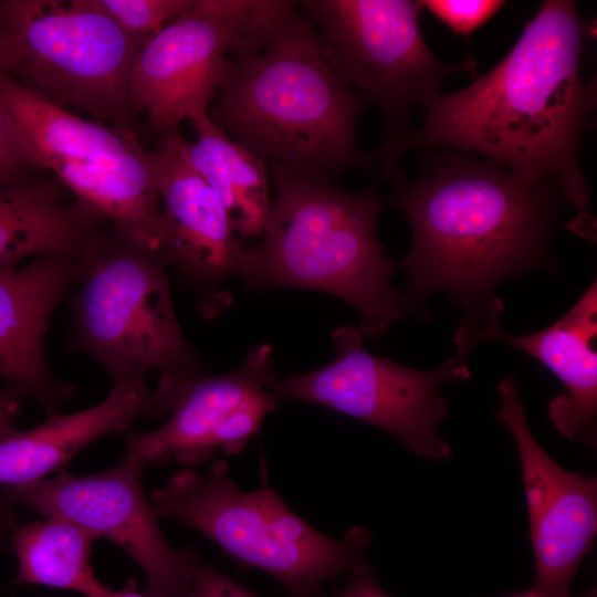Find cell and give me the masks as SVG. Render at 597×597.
Returning a JSON list of instances; mask_svg holds the SVG:
<instances>
[{
	"mask_svg": "<svg viewBox=\"0 0 597 597\" xmlns=\"http://www.w3.org/2000/svg\"><path fill=\"white\" fill-rule=\"evenodd\" d=\"M574 1L546 0L510 52L488 73L423 107V125L386 138L376 151L380 175L402 176L412 150L479 154L528 185L552 180L577 209L567 228L595 240L590 191L579 166L582 137L596 105V84L580 77L588 34Z\"/></svg>",
	"mask_w": 597,
	"mask_h": 597,
	"instance_id": "obj_1",
	"label": "cell"
},
{
	"mask_svg": "<svg viewBox=\"0 0 597 597\" xmlns=\"http://www.w3.org/2000/svg\"><path fill=\"white\" fill-rule=\"evenodd\" d=\"M563 195L552 180L524 184L503 167L464 151L429 156L413 179L394 181L390 202L410 222L402 259L408 300L446 291L462 308L457 357L499 333L503 302L496 286L545 262Z\"/></svg>",
	"mask_w": 597,
	"mask_h": 597,
	"instance_id": "obj_2",
	"label": "cell"
},
{
	"mask_svg": "<svg viewBox=\"0 0 597 597\" xmlns=\"http://www.w3.org/2000/svg\"><path fill=\"white\" fill-rule=\"evenodd\" d=\"M369 104L328 69L297 11L264 51L226 59L208 115L269 165L336 184L347 170L378 166L376 153L363 149L356 136Z\"/></svg>",
	"mask_w": 597,
	"mask_h": 597,
	"instance_id": "obj_3",
	"label": "cell"
},
{
	"mask_svg": "<svg viewBox=\"0 0 597 597\" xmlns=\"http://www.w3.org/2000/svg\"><path fill=\"white\" fill-rule=\"evenodd\" d=\"M269 169L274 197L261 241L245 249V285L332 294L359 312L364 337L384 335L408 306L390 284L397 264L378 240L383 199L377 189L370 185L348 193L337 184L296 178L276 165Z\"/></svg>",
	"mask_w": 597,
	"mask_h": 597,
	"instance_id": "obj_4",
	"label": "cell"
},
{
	"mask_svg": "<svg viewBox=\"0 0 597 597\" xmlns=\"http://www.w3.org/2000/svg\"><path fill=\"white\" fill-rule=\"evenodd\" d=\"M158 517H172L219 545L240 564L283 584L290 597H316L323 583L350 572L371 536L363 526L334 540L295 514L273 489L242 491L229 467L182 468L150 492Z\"/></svg>",
	"mask_w": 597,
	"mask_h": 597,
	"instance_id": "obj_5",
	"label": "cell"
},
{
	"mask_svg": "<svg viewBox=\"0 0 597 597\" xmlns=\"http://www.w3.org/2000/svg\"><path fill=\"white\" fill-rule=\"evenodd\" d=\"M163 256L111 224L83 250L71 289L70 347L106 370L112 385L199 370L172 304Z\"/></svg>",
	"mask_w": 597,
	"mask_h": 597,
	"instance_id": "obj_6",
	"label": "cell"
},
{
	"mask_svg": "<svg viewBox=\"0 0 597 597\" xmlns=\"http://www.w3.org/2000/svg\"><path fill=\"white\" fill-rule=\"evenodd\" d=\"M0 22L17 82L59 107L132 128L139 113L130 71L143 43L101 0H0Z\"/></svg>",
	"mask_w": 597,
	"mask_h": 597,
	"instance_id": "obj_7",
	"label": "cell"
},
{
	"mask_svg": "<svg viewBox=\"0 0 597 597\" xmlns=\"http://www.w3.org/2000/svg\"><path fill=\"white\" fill-rule=\"evenodd\" d=\"M0 101L45 170L108 224L161 255L153 154L132 129L81 117L11 76L0 77Z\"/></svg>",
	"mask_w": 597,
	"mask_h": 597,
	"instance_id": "obj_8",
	"label": "cell"
},
{
	"mask_svg": "<svg viewBox=\"0 0 597 597\" xmlns=\"http://www.w3.org/2000/svg\"><path fill=\"white\" fill-rule=\"evenodd\" d=\"M297 13L289 0H192L139 49L130 95L160 136L208 113L228 56L264 51Z\"/></svg>",
	"mask_w": 597,
	"mask_h": 597,
	"instance_id": "obj_9",
	"label": "cell"
},
{
	"mask_svg": "<svg viewBox=\"0 0 597 597\" xmlns=\"http://www.w3.org/2000/svg\"><path fill=\"white\" fill-rule=\"evenodd\" d=\"M296 7L333 74L379 108L386 138L408 130L411 107L440 93L447 76L475 67L473 60L447 63L432 53L419 27V1L303 0Z\"/></svg>",
	"mask_w": 597,
	"mask_h": 597,
	"instance_id": "obj_10",
	"label": "cell"
},
{
	"mask_svg": "<svg viewBox=\"0 0 597 597\" xmlns=\"http://www.w3.org/2000/svg\"><path fill=\"white\" fill-rule=\"evenodd\" d=\"M332 342L336 355L331 363L272 383L280 399L315 404L374 425L422 458H451L439 433L447 416L439 388L470 378L468 362L454 356L431 370L413 369L367 352L355 324L335 328Z\"/></svg>",
	"mask_w": 597,
	"mask_h": 597,
	"instance_id": "obj_11",
	"label": "cell"
},
{
	"mask_svg": "<svg viewBox=\"0 0 597 597\" xmlns=\"http://www.w3.org/2000/svg\"><path fill=\"white\" fill-rule=\"evenodd\" d=\"M273 365V348L261 344L229 374H160L143 415H169V419L149 432L127 431L124 458L144 469L170 461L196 468L219 452L239 454L276 409L280 397L271 389L276 379Z\"/></svg>",
	"mask_w": 597,
	"mask_h": 597,
	"instance_id": "obj_12",
	"label": "cell"
},
{
	"mask_svg": "<svg viewBox=\"0 0 597 597\" xmlns=\"http://www.w3.org/2000/svg\"><path fill=\"white\" fill-rule=\"evenodd\" d=\"M144 468L129 459L90 475L61 470L54 478L1 486L12 505L73 522L124 549L143 569L153 597H190L195 551H176L164 536L142 485Z\"/></svg>",
	"mask_w": 597,
	"mask_h": 597,
	"instance_id": "obj_13",
	"label": "cell"
},
{
	"mask_svg": "<svg viewBox=\"0 0 597 597\" xmlns=\"http://www.w3.org/2000/svg\"><path fill=\"white\" fill-rule=\"evenodd\" d=\"M496 419L519 449L536 563L533 591L569 597L570 580L597 532V482L559 467L533 436L513 378L498 385Z\"/></svg>",
	"mask_w": 597,
	"mask_h": 597,
	"instance_id": "obj_14",
	"label": "cell"
},
{
	"mask_svg": "<svg viewBox=\"0 0 597 597\" xmlns=\"http://www.w3.org/2000/svg\"><path fill=\"white\" fill-rule=\"evenodd\" d=\"M163 216L161 256L198 296L223 300L218 289L243 275L245 247L208 182L193 168L180 129L151 150Z\"/></svg>",
	"mask_w": 597,
	"mask_h": 597,
	"instance_id": "obj_15",
	"label": "cell"
},
{
	"mask_svg": "<svg viewBox=\"0 0 597 597\" xmlns=\"http://www.w3.org/2000/svg\"><path fill=\"white\" fill-rule=\"evenodd\" d=\"M82 252L35 258L0 273V378L50 416L74 396V386L52 374L44 344L52 314L75 282Z\"/></svg>",
	"mask_w": 597,
	"mask_h": 597,
	"instance_id": "obj_16",
	"label": "cell"
},
{
	"mask_svg": "<svg viewBox=\"0 0 597 597\" xmlns=\"http://www.w3.org/2000/svg\"><path fill=\"white\" fill-rule=\"evenodd\" d=\"M149 390L144 378L112 385L100 404L69 415H53L28 430L0 438V485L14 486L45 479L94 440L127 431L144 413Z\"/></svg>",
	"mask_w": 597,
	"mask_h": 597,
	"instance_id": "obj_17",
	"label": "cell"
},
{
	"mask_svg": "<svg viewBox=\"0 0 597 597\" xmlns=\"http://www.w3.org/2000/svg\"><path fill=\"white\" fill-rule=\"evenodd\" d=\"M597 283L557 322L524 336L493 338L524 350L549 368L567 392L548 406L549 418L568 439L591 437L597 411Z\"/></svg>",
	"mask_w": 597,
	"mask_h": 597,
	"instance_id": "obj_18",
	"label": "cell"
},
{
	"mask_svg": "<svg viewBox=\"0 0 597 597\" xmlns=\"http://www.w3.org/2000/svg\"><path fill=\"white\" fill-rule=\"evenodd\" d=\"M61 186L39 177L0 187V273L28 259L77 254L108 224L76 198L66 201Z\"/></svg>",
	"mask_w": 597,
	"mask_h": 597,
	"instance_id": "obj_19",
	"label": "cell"
},
{
	"mask_svg": "<svg viewBox=\"0 0 597 597\" xmlns=\"http://www.w3.org/2000/svg\"><path fill=\"white\" fill-rule=\"evenodd\" d=\"M196 139L187 142L193 168L220 198L241 241L260 237L269 217V164L217 126L208 113L190 119Z\"/></svg>",
	"mask_w": 597,
	"mask_h": 597,
	"instance_id": "obj_20",
	"label": "cell"
},
{
	"mask_svg": "<svg viewBox=\"0 0 597 597\" xmlns=\"http://www.w3.org/2000/svg\"><path fill=\"white\" fill-rule=\"evenodd\" d=\"M18 562L14 584H30L76 591L83 596L97 580L91 566L97 540L80 525L49 516L17 525L10 534Z\"/></svg>",
	"mask_w": 597,
	"mask_h": 597,
	"instance_id": "obj_21",
	"label": "cell"
},
{
	"mask_svg": "<svg viewBox=\"0 0 597 597\" xmlns=\"http://www.w3.org/2000/svg\"><path fill=\"white\" fill-rule=\"evenodd\" d=\"M192 0H101L116 23L143 44L172 19L186 11Z\"/></svg>",
	"mask_w": 597,
	"mask_h": 597,
	"instance_id": "obj_22",
	"label": "cell"
},
{
	"mask_svg": "<svg viewBox=\"0 0 597 597\" xmlns=\"http://www.w3.org/2000/svg\"><path fill=\"white\" fill-rule=\"evenodd\" d=\"M44 167L0 101V187L36 179Z\"/></svg>",
	"mask_w": 597,
	"mask_h": 597,
	"instance_id": "obj_23",
	"label": "cell"
},
{
	"mask_svg": "<svg viewBox=\"0 0 597 597\" xmlns=\"http://www.w3.org/2000/svg\"><path fill=\"white\" fill-rule=\"evenodd\" d=\"M419 2L422 9L459 35H470L505 4L501 0H422Z\"/></svg>",
	"mask_w": 597,
	"mask_h": 597,
	"instance_id": "obj_24",
	"label": "cell"
},
{
	"mask_svg": "<svg viewBox=\"0 0 597 597\" xmlns=\"http://www.w3.org/2000/svg\"><path fill=\"white\" fill-rule=\"evenodd\" d=\"M190 597H262L207 564L195 552Z\"/></svg>",
	"mask_w": 597,
	"mask_h": 597,
	"instance_id": "obj_25",
	"label": "cell"
},
{
	"mask_svg": "<svg viewBox=\"0 0 597 597\" xmlns=\"http://www.w3.org/2000/svg\"><path fill=\"white\" fill-rule=\"evenodd\" d=\"M352 578L337 597H390L378 584L369 565L358 563L352 570Z\"/></svg>",
	"mask_w": 597,
	"mask_h": 597,
	"instance_id": "obj_26",
	"label": "cell"
},
{
	"mask_svg": "<svg viewBox=\"0 0 597 597\" xmlns=\"http://www.w3.org/2000/svg\"><path fill=\"white\" fill-rule=\"evenodd\" d=\"M24 397L10 387L0 389V438L13 432Z\"/></svg>",
	"mask_w": 597,
	"mask_h": 597,
	"instance_id": "obj_27",
	"label": "cell"
},
{
	"mask_svg": "<svg viewBox=\"0 0 597 597\" xmlns=\"http://www.w3.org/2000/svg\"><path fill=\"white\" fill-rule=\"evenodd\" d=\"M85 597H153L136 589L133 582H129L123 589L115 590L102 584L98 579L93 584Z\"/></svg>",
	"mask_w": 597,
	"mask_h": 597,
	"instance_id": "obj_28",
	"label": "cell"
},
{
	"mask_svg": "<svg viewBox=\"0 0 597 597\" xmlns=\"http://www.w3.org/2000/svg\"><path fill=\"white\" fill-rule=\"evenodd\" d=\"M18 525V514L13 505L0 496V544Z\"/></svg>",
	"mask_w": 597,
	"mask_h": 597,
	"instance_id": "obj_29",
	"label": "cell"
},
{
	"mask_svg": "<svg viewBox=\"0 0 597 597\" xmlns=\"http://www.w3.org/2000/svg\"><path fill=\"white\" fill-rule=\"evenodd\" d=\"M11 72V54L6 32L0 22V77L9 76Z\"/></svg>",
	"mask_w": 597,
	"mask_h": 597,
	"instance_id": "obj_30",
	"label": "cell"
},
{
	"mask_svg": "<svg viewBox=\"0 0 597 597\" xmlns=\"http://www.w3.org/2000/svg\"><path fill=\"white\" fill-rule=\"evenodd\" d=\"M515 597H542L540 596L538 594H536L535 591L531 590L526 594H523V595H520V596H515Z\"/></svg>",
	"mask_w": 597,
	"mask_h": 597,
	"instance_id": "obj_31",
	"label": "cell"
}]
</instances>
